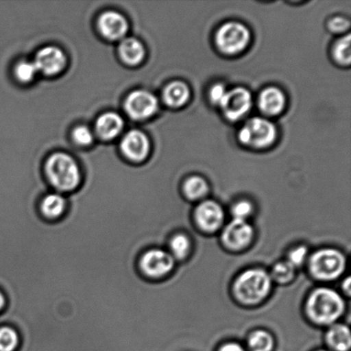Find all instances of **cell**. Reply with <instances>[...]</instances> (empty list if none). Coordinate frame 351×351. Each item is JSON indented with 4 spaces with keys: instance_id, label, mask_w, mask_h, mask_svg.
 I'll return each mask as SVG.
<instances>
[{
    "instance_id": "obj_15",
    "label": "cell",
    "mask_w": 351,
    "mask_h": 351,
    "mask_svg": "<svg viewBox=\"0 0 351 351\" xmlns=\"http://www.w3.org/2000/svg\"><path fill=\"white\" fill-rule=\"evenodd\" d=\"M96 132L103 139L110 140L119 136L123 128L122 117L115 112H106L96 121Z\"/></svg>"
},
{
    "instance_id": "obj_20",
    "label": "cell",
    "mask_w": 351,
    "mask_h": 351,
    "mask_svg": "<svg viewBox=\"0 0 351 351\" xmlns=\"http://www.w3.org/2000/svg\"><path fill=\"white\" fill-rule=\"evenodd\" d=\"M66 201L60 194L47 195L41 202V211L47 219H55L63 215Z\"/></svg>"
},
{
    "instance_id": "obj_32",
    "label": "cell",
    "mask_w": 351,
    "mask_h": 351,
    "mask_svg": "<svg viewBox=\"0 0 351 351\" xmlns=\"http://www.w3.org/2000/svg\"><path fill=\"white\" fill-rule=\"evenodd\" d=\"M227 91L226 88L221 84L213 86L210 92V98L215 104L221 105L223 99H225Z\"/></svg>"
},
{
    "instance_id": "obj_8",
    "label": "cell",
    "mask_w": 351,
    "mask_h": 351,
    "mask_svg": "<svg viewBox=\"0 0 351 351\" xmlns=\"http://www.w3.org/2000/svg\"><path fill=\"white\" fill-rule=\"evenodd\" d=\"M221 108L227 119L236 121L250 111L252 106V96L247 89L237 88L226 93Z\"/></svg>"
},
{
    "instance_id": "obj_3",
    "label": "cell",
    "mask_w": 351,
    "mask_h": 351,
    "mask_svg": "<svg viewBox=\"0 0 351 351\" xmlns=\"http://www.w3.org/2000/svg\"><path fill=\"white\" fill-rule=\"evenodd\" d=\"M271 280L266 271L247 270L240 275L234 287L237 298L243 304H254L263 301L271 290Z\"/></svg>"
},
{
    "instance_id": "obj_2",
    "label": "cell",
    "mask_w": 351,
    "mask_h": 351,
    "mask_svg": "<svg viewBox=\"0 0 351 351\" xmlns=\"http://www.w3.org/2000/svg\"><path fill=\"white\" fill-rule=\"evenodd\" d=\"M46 171L53 187L60 191H71L81 180L80 170L73 158L64 153L51 156L47 161Z\"/></svg>"
},
{
    "instance_id": "obj_29",
    "label": "cell",
    "mask_w": 351,
    "mask_h": 351,
    "mask_svg": "<svg viewBox=\"0 0 351 351\" xmlns=\"http://www.w3.org/2000/svg\"><path fill=\"white\" fill-rule=\"evenodd\" d=\"M253 211V206L246 201L237 203L232 209L234 217L236 219L245 220Z\"/></svg>"
},
{
    "instance_id": "obj_12",
    "label": "cell",
    "mask_w": 351,
    "mask_h": 351,
    "mask_svg": "<svg viewBox=\"0 0 351 351\" xmlns=\"http://www.w3.org/2000/svg\"><path fill=\"white\" fill-rule=\"evenodd\" d=\"M120 147L123 154L133 161L145 160L150 151L149 138L145 134L136 130L126 134Z\"/></svg>"
},
{
    "instance_id": "obj_11",
    "label": "cell",
    "mask_w": 351,
    "mask_h": 351,
    "mask_svg": "<svg viewBox=\"0 0 351 351\" xmlns=\"http://www.w3.org/2000/svg\"><path fill=\"white\" fill-rule=\"evenodd\" d=\"M253 236V227L246 220L234 219L223 230V241L230 249L240 250L249 245Z\"/></svg>"
},
{
    "instance_id": "obj_24",
    "label": "cell",
    "mask_w": 351,
    "mask_h": 351,
    "mask_svg": "<svg viewBox=\"0 0 351 351\" xmlns=\"http://www.w3.org/2000/svg\"><path fill=\"white\" fill-rule=\"evenodd\" d=\"M350 36L343 37L342 39L337 41L333 49V55L335 60L342 64H350L351 60L350 53Z\"/></svg>"
},
{
    "instance_id": "obj_6",
    "label": "cell",
    "mask_w": 351,
    "mask_h": 351,
    "mask_svg": "<svg viewBox=\"0 0 351 351\" xmlns=\"http://www.w3.org/2000/svg\"><path fill=\"white\" fill-rule=\"evenodd\" d=\"M249 29L239 23H227L217 32L216 43L223 53L234 55L245 49L250 43Z\"/></svg>"
},
{
    "instance_id": "obj_22",
    "label": "cell",
    "mask_w": 351,
    "mask_h": 351,
    "mask_svg": "<svg viewBox=\"0 0 351 351\" xmlns=\"http://www.w3.org/2000/svg\"><path fill=\"white\" fill-rule=\"evenodd\" d=\"M274 346L273 337L269 333L261 330L254 332L249 340L250 351H271Z\"/></svg>"
},
{
    "instance_id": "obj_1",
    "label": "cell",
    "mask_w": 351,
    "mask_h": 351,
    "mask_svg": "<svg viewBox=\"0 0 351 351\" xmlns=\"http://www.w3.org/2000/svg\"><path fill=\"white\" fill-rule=\"evenodd\" d=\"M307 311L313 321L319 324H331L341 316L345 304L341 295L335 291L321 288L309 298Z\"/></svg>"
},
{
    "instance_id": "obj_25",
    "label": "cell",
    "mask_w": 351,
    "mask_h": 351,
    "mask_svg": "<svg viewBox=\"0 0 351 351\" xmlns=\"http://www.w3.org/2000/svg\"><path fill=\"white\" fill-rule=\"evenodd\" d=\"M294 274L295 267L289 261L278 263L271 271V277L278 283L290 282L293 278Z\"/></svg>"
},
{
    "instance_id": "obj_19",
    "label": "cell",
    "mask_w": 351,
    "mask_h": 351,
    "mask_svg": "<svg viewBox=\"0 0 351 351\" xmlns=\"http://www.w3.org/2000/svg\"><path fill=\"white\" fill-rule=\"evenodd\" d=\"M329 346L336 351H348L351 346L350 329L345 325H335L328 332Z\"/></svg>"
},
{
    "instance_id": "obj_26",
    "label": "cell",
    "mask_w": 351,
    "mask_h": 351,
    "mask_svg": "<svg viewBox=\"0 0 351 351\" xmlns=\"http://www.w3.org/2000/svg\"><path fill=\"white\" fill-rule=\"evenodd\" d=\"M38 70L34 62L22 61L16 64V77L20 82H29L37 74Z\"/></svg>"
},
{
    "instance_id": "obj_33",
    "label": "cell",
    "mask_w": 351,
    "mask_h": 351,
    "mask_svg": "<svg viewBox=\"0 0 351 351\" xmlns=\"http://www.w3.org/2000/svg\"><path fill=\"white\" fill-rule=\"evenodd\" d=\"M219 351H245L242 346L237 343H229L223 346Z\"/></svg>"
},
{
    "instance_id": "obj_17",
    "label": "cell",
    "mask_w": 351,
    "mask_h": 351,
    "mask_svg": "<svg viewBox=\"0 0 351 351\" xmlns=\"http://www.w3.org/2000/svg\"><path fill=\"white\" fill-rule=\"evenodd\" d=\"M120 57L130 65H136L145 58V48L140 40L135 38H126L119 44Z\"/></svg>"
},
{
    "instance_id": "obj_10",
    "label": "cell",
    "mask_w": 351,
    "mask_h": 351,
    "mask_svg": "<svg viewBox=\"0 0 351 351\" xmlns=\"http://www.w3.org/2000/svg\"><path fill=\"white\" fill-rule=\"evenodd\" d=\"M38 72L54 75L64 70L66 57L64 51L56 47H46L38 51L34 62Z\"/></svg>"
},
{
    "instance_id": "obj_30",
    "label": "cell",
    "mask_w": 351,
    "mask_h": 351,
    "mask_svg": "<svg viewBox=\"0 0 351 351\" xmlns=\"http://www.w3.org/2000/svg\"><path fill=\"white\" fill-rule=\"evenodd\" d=\"M307 254V247L304 246L299 247L291 252L288 261L295 268V267L301 266L304 263Z\"/></svg>"
},
{
    "instance_id": "obj_35",
    "label": "cell",
    "mask_w": 351,
    "mask_h": 351,
    "mask_svg": "<svg viewBox=\"0 0 351 351\" xmlns=\"http://www.w3.org/2000/svg\"><path fill=\"white\" fill-rule=\"evenodd\" d=\"M319 351H326V350H319Z\"/></svg>"
},
{
    "instance_id": "obj_21",
    "label": "cell",
    "mask_w": 351,
    "mask_h": 351,
    "mask_svg": "<svg viewBox=\"0 0 351 351\" xmlns=\"http://www.w3.org/2000/svg\"><path fill=\"white\" fill-rule=\"evenodd\" d=\"M208 191V185L202 178L192 177L184 184L185 195L191 199L202 198Z\"/></svg>"
},
{
    "instance_id": "obj_14",
    "label": "cell",
    "mask_w": 351,
    "mask_h": 351,
    "mask_svg": "<svg viewBox=\"0 0 351 351\" xmlns=\"http://www.w3.org/2000/svg\"><path fill=\"white\" fill-rule=\"evenodd\" d=\"M195 219L202 230L212 232L222 225L223 212L218 203L206 201L196 208Z\"/></svg>"
},
{
    "instance_id": "obj_34",
    "label": "cell",
    "mask_w": 351,
    "mask_h": 351,
    "mask_svg": "<svg viewBox=\"0 0 351 351\" xmlns=\"http://www.w3.org/2000/svg\"><path fill=\"white\" fill-rule=\"evenodd\" d=\"M5 304V298L1 291H0V311L3 308Z\"/></svg>"
},
{
    "instance_id": "obj_4",
    "label": "cell",
    "mask_w": 351,
    "mask_h": 351,
    "mask_svg": "<svg viewBox=\"0 0 351 351\" xmlns=\"http://www.w3.org/2000/svg\"><path fill=\"white\" fill-rule=\"evenodd\" d=\"M345 268L346 258L336 250H322L311 257V271L319 280H335L342 274Z\"/></svg>"
},
{
    "instance_id": "obj_13",
    "label": "cell",
    "mask_w": 351,
    "mask_h": 351,
    "mask_svg": "<svg viewBox=\"0 0 351 351\" xmlns=\"http://www.w3.org/2000/svg\"><path fill=\"white\" fill-rule=\"evenodd\" d=\"M99 30L108 40H119L125 37L129 24L125 16L113 10L102 13L98 20Z\"/></svg>"
},
{
    "instance_id": "obj_18",
    "label": "cell",
    "mask_w": 351,
    "mask_h": 351,
    "mask_svg": "<svg viewBox=\"0 0 351 351\" xmlns=\"http://www.w3.org/2000/svg\"><path fill=\"white\" fill-rule=\"evenodd\" d=\"M189 98L188 86L182 82H173L164 91V101L171 108L184 106Z\"/></svg>"
},
{
    "instance_id": "obj_16",
    "label": "cell",
    "mask_w": 351,
    "mask_h": 351,
    "mask_svg": "<svg viewBox=\"0 0 351 351\" xmlns=\"http://www.w3.org/2000/svg\"><path fill=\"white\" fill-rule=\"evenodd\" d=\"M285 98L283 93L276 88L265 89L261 93L259 105L261 111L267 115H278L283 111Z\"/></svg>"
},
{
    "instance_id": "obj_28",
    "label": "cell",
    "mask_w": 351,
    "mask_h": 351,
    "mask_svg": "<svg viewBox=\"0 0 351 351\" xmlns=\"http://www.w3.org/2000/svg\"><path fill=\"white\" fill-rule=\"evenodd\" d=\"M72 136H73L75 142L79 145H90L93 141H94V135H93L91 130L84 125L77 127L72 133Z\"/></svg>"
},
{
    "instance_id": "obj_23",
    "label": "cell",
    "mask_w": 351,
    "mask_h": 351,
    "mask_svg": "<svg viewBox=\"0 0 351 351\" xmlns=\"http://www.w3.org/2000/svg\"><path fill=\"white\" fill-rule=\"evenodd\" d=\"M19 346V337L10 328H0V351H16Z\"/></svg>"
},
{
    "instance_id": "obj_7",
    "label": "cell",
    "mask_w": 351,
    "mask_h": 351,
    "mask_svg": "<svg viewBox=\"0 0 351 351\" xmlns=\"http://www.w3.org/2000/svg\"><path fill=\"white\" fill-rule=\"evenodd\" d=\"M156 96L146 90H136L130 93L125 99V111L130 118L143 120L150 118L158 111Z\"/></svg>"
},
{
    "instance_id": "obj_5",
    "label": "cell",
    "mask_w": 351,
    "mask_h": 351,
    "mask_svg": "<svg viewBox=\"0 0 351 351\" xmlns=\"http://www.w3.org/2000/svg\"><path fill=\"white\" fill-rule=\"evenodd\" d=\"M277 130L273 123L267 119H250L239 132L240 142L254 147H266L276 139Z\"/></svg>"
},
{
    "instance_id": "obj_31",
    "label": "cell",
    "mask_w": 351,
    "mask_h": 351,
    "mask_svg": "<svg viewBox=\"0 0 351 351\" xmlns=\"http://www.w3.org/2000/svg\"><path fill=\"white\" fill-rule=\"evenodd\" d=\"M350 22L343 17H335L329 23L330 29L336 33H342L349 29Z\"/></svg>"
},
{
    "instance_id": "obj_27",
    "label": "cell",
    "mask_w": 351,
    "mask_h": 351,
    "mask_svg": "<svg viewBox=\"0 0 351 351\" xmlns=\"http://www.w3.org/2000/svg\"><path fill=\"white\" fill-rule=\"evenodd\" d=\"M171 250L173 256L178 259H184L187 256L191 247V243L187 237L178 234L176 235L173 240L171 241Z\"/></svg>"
},
{
    "instance_id": "obj_9",
    "label": "cell",
    "mask_w": 351,
    "mask_h": 351,
    "mask_svg": "<svg viewBox=\"0 0 351 351\" xmlns=\"http://www.w3.org/2000/svg\"><path fill=\"white\" fill-rule=\"evenodd\" d=\"M140 265L147 276L160 278L173 270L174 260L173 256L166 251L152 250L144 254Z\"/></svg>"
}]
</instances>
